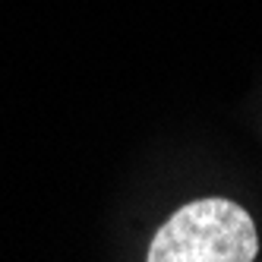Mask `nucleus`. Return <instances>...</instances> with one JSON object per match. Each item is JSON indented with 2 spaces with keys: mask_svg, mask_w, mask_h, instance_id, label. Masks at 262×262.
Segmentation results:
<instances>
[{
  "mask_svg": "<svg viewBox=\"0 0 262 262\" xmlns=\"http://www.w3.org/2000/svg\"><path fill=\"white\" fill-rule=\"evenodd\" d=\"M259 237L253 218L231 199L183 205L155 234L148 262H253Z\"/></svg>",
  "mask_w": 262,
  "mask_h": 262,
  "instance_id": "f257e3e1",
  "label": "nucleus"
}]
</instances>
